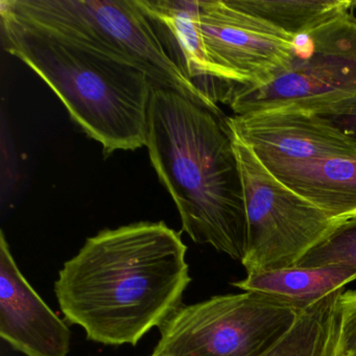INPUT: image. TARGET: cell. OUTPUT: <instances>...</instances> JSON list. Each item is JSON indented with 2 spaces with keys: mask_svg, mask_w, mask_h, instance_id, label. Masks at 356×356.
<instances>
[{
  "mask_svg": "<svg viewBox=\"0 0 356 356\" xmlns=\"http://www.w3.org/2000/svg\"><path fill=\"white\" fill-rule=\"evenodd\" d=\"M187 247L163 222L105 229L60 270L55 293L66 320L108 346L137 343L180 306L191 282Z\"/></svg>",
  "mask_w": 356,
  "mask_h": 356,
  "instance_id": "1",
  "label": "cell"
},
{
  "mask_svg": "<svg viewBox=\"0 0 356 356\" xmlns=\"http://www.w3.org/2000/svg\"><path fill=\"white\" fill-rule=\"evenodd\" d=\"M225 120L177 91L154 86L145 147L183 230L195 243L241 262L247 250L245 200Z\"/></svg>",
  "mask_w": 356,
  "mask_h": 356,
  "instance_id": "2",
  "label": "cell"
},
{
  "mask_svg": "<svg viewBox=\"0 0 356 356\" xmlns=\"http://www.w3.org/2000/svg\"><path fill=\"white\" fill-rule=\"evenodd\" d=\"M136 3L170 60L216 105H229L237 91L266 86L291 67L296 37L236 0Z\"/></svg>",
  "mask_w": 356,
  "mask_h": 356,
  "instance_id": "3",
  "label": "cell"
},
{
  "mask_svg": "<svg viewBox=\"0 0 356 356\" xmlns=\"http://www.w3.org/2000/svg\"><path fill=\"white\" fill-rule=\"evenodd\" d=\"M3 47L36 72L105 155L147 145L154 84L139 68L20 19L0 7Z\"/></svg>",
  "mask_w": 356,
  "mask_h": 356,
  "instance_id": "4",
  "label": "cell"
},
{
  "mask_svg": "<svg viewBox=\"0 0 356 356\" xmlns=\"http://www.w3.org/2000/svg\"><path fill=\"white\" fill-rule=\"evenodd\" d=\"M0 7L145 72L154 86L172 89L225 118L168 57L136 0H3Z\"/></svg>",
  "mask_w": 356,
  "mask_h": 356,
  "instance_id": "5",
  "label": "cell"
},
{
  "mask_svg": "<svg viewBox=\"0 0 356 356\" xmlns=\"http://www.w3.org/2000/svg\"><path fill=\"white\" fill-rule=\"evenodd\" d=\"M303 309L256 291L216 296L182 305L159 327L158 356H258Z\"/></svg>",
  "mask_w": 356,
  "mask_h": 356,
  "instance_id": "6",
  "label": "cell"
},
{
  "mask_svg": "<svg viewBox=\"0 0 356 356\" xmlns=\"http://www.w3.org/2000/svg\"><path fill=\"white\" fill-rule=\"evenodd\" d=\"M247 218L248 274L296 266L337 222L277 178L253 149L230 132Z\"/></svg>",
  "mask_w": 356,
  "mask_h": 356,
  "instance_id": "7",
  "label": "cell"
},
{
  "mask_svg": "<svg viewBox=\"0 0 356 356\" xmlns=\"http://www.w3.org/2000/svg\"><path fill=\"white\" fill-rule=\"evenodd\" d=\"M356 95V17L343 14L296 37L293 62L266 86L235 93L234 114L293 108L320 114Z\"/></svg>",
  "mask_w": 356,
  "mask_h": 356,
  "instance_id": "8",
  "label": "cell"
},
{
  "mask_svg": "<svg viewBox=\"0 0 356 356\" xmlns=\"http://www.w3.org/2000/svg\"><path fill=\"white\" fill-rule=\"evenodd\" d=\"M225 122L264 165L356 157V147L349 137L312 112L276 108L226 116Z\"/></svg>",
  "mask_w": 356,
  "mask_h": 356,
  "instance_id": "9",
  "label": "cell"
},
{
  "mask_svg": "<svg viewBox=\"0 0 356 356\" xmlns=\"http://www.w3.org/2000/svg\"><path fill=\"white\" fill-rule=\"evenodd\" d=\"M0 337L26 356H67L72 333L20 272L0 233Z\"/></svg>",
  "mask_w": 356,
  "mask_h": 356,
  "instance_id": "10",
  "label": "cell"
},
{
  "mask_svg": "<svg viewBox=\"0 0 356 356\" xmlns=\"http://www.w3.org/2000/svg\"><path fill=\"white\" fill-rule=\"evenodd\" d=\"M334 222L356 218V157L266 165Z\"/></svg>",
  "mask_w": 356,
  "mask_h": 356,
  "instance_id": "11",
  "label": "cell"
},
{
  "mask_svg": "<svg viewBox=\"0 0 356 356\" xmlns=\"http://www.w3.org/2000/svg\"><path fill=\"white\" fill-rule=\"evenodd\" d=\"M356 280V268L343 266L293 268L251 273L233 282L243 291L266 293L305 309Z\"/></svg>",
  "mask_w": 356,
  "mask_h": 356,
  "instance_id": "12",
  "label": "cell"
},
{
  "mask_svg": "<svg viewBox=\"0 0 356 356\" xmlns=\"http://www.w3.org/2000/svg\"><path fill=\"white\" fill-rule=\"evenodd\" d=\"M337 291L302 310L291 329L258 356H339Z\"/></svg>",
  "mask_w": 356,
  "mask_h": 356,
  "instance_id": "13",
  "label": "cell"
},
{
  "mask_svg": "<svg viewBox=\"0 0 356 356\" xmlns=\"http://www.w3.org/2000/svg\"><path fill=\"white\" fill-rule=\"evenodd\" d=\"M243 9L291 36L307 34L343 14L356 3L349 0H236Z\"/></svg>",
  "mask_w": 356,
  "mask_h": 356,
  "instance_id": "14",
  "label": "cell"
},
{
  "mask_svg": "<svg viewBox=\"0 0 356 356\" xmlns=\"http://www.w3.org/2000/svg\"><path fill=\"white\" fill-rule=\"evenodd\" d=\"M343 266L356 268V218L337 222L296 266Z\"/></svg>",
  "mask_w": 356,
  "mask_h": 356,
  "instance_id": "15",
  "label": "cell"
},
{
  "mask_svg": "<svg viewBox=\"0 0 356 356\" xmlns=\"http://www.w3.org/2000/svg\"><path fill=\"white\" fill-rule=\"evenodd\" d=\"M339 306V356H356V291L341 293Z\"/></svg>",
  "mask_w": 356,
  "mask_h": 356,
  "instance_id": "16",
  "label": "cell"
},
{
  "mask_svg": "<svg viewBox=\"0 0 356 356\" xmlns=\"http://www.w3.org/2000/svg\"><path fill=\"white\" fill-rule=\"evenodd\" d=\"M318 115L332 122L356 147V95L330 106Z\"/></svg>",
  "mask_w": 356,
  "mask_h": 356,
  "instance_id": "17",
  "label": "cell"
},
{
  "mask_svg": "<svg viewBox=\"0 0 356 356\" xmlns=\"http://www.w3.org/2000/svg\"><path fill=\"white\" fill-rule=\"evenodd\" d=\"M151 356H158V355H155V354H152Z\"/></svg>",
  "mask_w": 356,
  "mask_h": 356,
  "instance_id": "18",
  "label": "cell"
}]
</instances>
